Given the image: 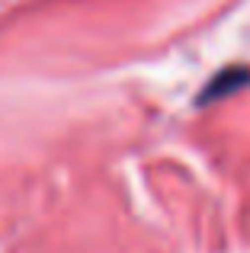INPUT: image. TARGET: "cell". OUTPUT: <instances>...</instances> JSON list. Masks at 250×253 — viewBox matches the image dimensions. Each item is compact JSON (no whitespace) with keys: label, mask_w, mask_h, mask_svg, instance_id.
Masks as SVG:
<instances>
[{"label":"cell","mask_w":250,"mask_h":253,"mask_svg":"<svg viewBox=\"0 0 250 253\" xmlns=\"http://www.w3.org/2000/svg\"><path fill=\"white\" fill-rule=\"evenodd\" d=\"M250 81V74H247V68H225L218 77H215L212 84L206 86V90L199 93V103H212V99H218V96H228L231 90H238V86H244Z\"/></svg>","instance_id":"cell-1"}]
</instances>
